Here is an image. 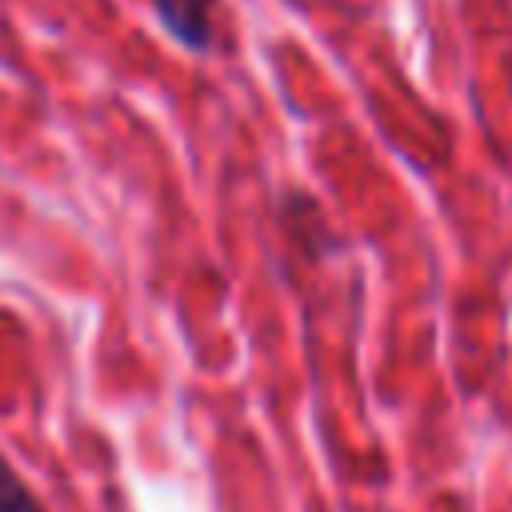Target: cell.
<instances>
[{
	"label": "cell",
	"instance_id": "obj_1",
	"mask_svg": "<svg viewBox=\"0 0 512 512\" xmlns=\"http://www.w3.org/2000/svg\"><path fill=\"white\" fill-rule=\"evenodd\" d=\"M168 32L188 48H208L212 40V0H156Z\"/></svg>",
	"mask_w": 512,
	"mask_h": 512
},
{
	"label": "cell",
	"instance_id": "obj_2",
	"mask_svg": "<svg viewBox=\"0 0 512 512\" xmlns=\"http://www.w3.org/2000/svg\"><path fill=\"white\" fill-rule=\"evenodd\" d=\"M0 512H44V504L32 496V488L4 456H0Z\"/></svg>",
	"mask_w": 512,
	"mask_h": 512
}]
</instances>
